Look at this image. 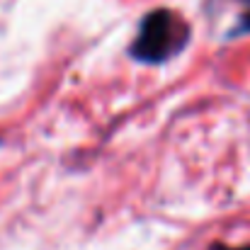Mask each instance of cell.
Returning <instances> with one entry per match:
<instances>
[{
    "instance_id": "1",
    "label": "cell",
    "mask_w": 250,
    "mask_h": 250,
    "mask_svg": "<svg viewBox=\"0 0 250 250\" xmlns=\"http://www.w3.org/2000/svg\"><path fill=\"white\" fill-rule=\"evenodd\" d=\"M189 39V27L172 10H156L144 17L131 54L144 63H163L180 54Z\"/></svg>"
},
{
    "instance_id": "2",
    "label": "cell",
    "mask_w": 250,
    "mask_h": 250,
    "mask_svg": "<svg viewBox=\"0 0 250 250\" xmlns=\"http://www.w3.org/2000/svg\"><path fill=\"white\" fill-rule=\"evenodd\" d=\"M241 32H250V12L246 15V20H243V27H241Z\"/></svg>"
},
{
    "instance_id": "3",
    "label": "cell",
    "mask_w": 250,
    "mask_h": 250,
    "mask_svg": "<svg viewBox=\"0 0 250 250\" xmlns=\"http://www.w3.org/2000/svg\"><path fill=\"white\" fill-rule=\"evenodd\" d=\"M214 250H226V248H214ZM241 250H250V248H241Z\"/></svg>"
}]
</instances>
